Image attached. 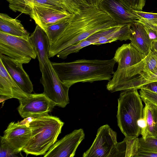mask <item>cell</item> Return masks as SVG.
I'll use <instances>...</instances> for the list:
<instances>
[{"instance_id":"6da1fadb","label":"cell","mask_w":157,"mask_h":157,"mask_svg":"<svg viewBox=\"0 0 157 157\" xmlns=\"http://www.w3.org/2000/svg\"><path fill=\"white\" fill-rule=\"evenodd\" d=\"M118 25L96 6L82 8L77 13L72 14L68 25L63 35L50 46L48 57H53L67 47L86 39L98 32Z\"/></svg>"},{"instance_id":"7a4b0ae2","label":"cell","mask_w":157,"mask_h":157,"mask_svg":"<svg viewBox=\"0 0 157 157\" xmlns=\"http://www.w3.org/2000/svg\"><path fill=\"white\" fill-rule=\"evenodd\" d=\"M116 61L109 60L78 59L70 62L52 63L60 80L70 87L75 84L109 81L114 72Z\"/></svg>"},{"instance_id":"3957f363","label":"cell","mask_w":157,"mask_h":157,"mask_svg":"<svg viewBox=\"0 0 157 157\" xmlns=\"http://www.w3.org/2000/svg\"><path fill=\"white\" fill-rule=\"evenodd\" d=\"M64 124L59 118L49 115L33 118L28 123L31 136L22 151L26 156L44 155L56 142Z\"/></svg>"},{"instance_id":"277c9868","label":"cell","mask_w":157,"mask_h":157,"mask_svg":"<svg viewBox=\"0 0 157 157\" xmlns=\"http://www.w3.org/2000/svg\"><path fill=\"white\" fill-rule=\"evenodd\" d=\"M144 56L131 43L124 44L116 50L113 58L118 64L117 70L106 87L111 92L143 71Z\"/></svg>"},{"instance_id":"5b68a950","label":"cell","mask_w":157,"mask_h":157,"mask_svg":"<svg viewBox=\"0 0 157 157\" xmlns=\"http://www.w3.org/2000/svg\"><path fill=\"white\" fill-rule=\"evenodd\" d=\"M118 125L125 137H138L137 122L143 117V105L137 89L123 90L118 99Z\"/></svg>"},{"instance_id":"8992f818","label":"cell","mask_w":157,"mask_h":157,"mask_svg":"<svg viewBox=\"0 0 157 157\" xmlns=\"http://www.w3.org/2000/svg\"><path fill=\"white\" fill-rule=\"evenodd\" d=\"M126 149L124 140L118 143L116 132L106 124L98 128L92 145L82 156L125 157Z\"/></svg>"},{"instance_id":"52a82bcc","label":"cell","mask_w":157,"mask_h":157,"mask_svg":"<svg viewBox=\"0 0 157 157\" xmlns=\"http://www.w3.org/2000/svg\"><path fill=\"white\" fill-rule=\"evenodd\" d=\"M0 54L23 64L29 63L37 56L29 37L18 36L0 31Z\"/></svg>"},{"instance_id":"ba28073f","label":"cell","mask_w":157,"mask_h":157,"mask_svg":"<svg viewBox=\"0 0 157 157\" xmlns=\"http://www.w3.org/2000/svg\"><path fill=\"white\" fill-rule=\"evenodd\" d=\"M40 71V81L44 87L43 93L56 105L64 108L69 103L70 87L60 80L50 60L44 64Z\"/></svg>"},{"instance_id":"9c48e42d","label":"cell","mask_w":157,"mask_h":157,"mask_svg":"<svg viewBox=\"0 0 157 157\" xmlns=\"http://www.w3.org/2000/svg\"><path fill=\"white\" fill-rule=\"evenodd\" d=\"M18 100L20 104L17 110L21 116L25 119L48 115L56 105L43 93H27Z\"/></svg>"},{"instance_id":"30bf717a","label":"cell","mask_w":157,"mask_h":157,"mask_svg":"<svg viewBox=\"0 0 157 157\" xmlns=\"http://www.w3.org/2000/svg\"><path fill=\"white\" fill-rule=\"evenodd\" d=\"M96 6L118 24H132L140 18L124 0H97Z\"/></svg>"},{"instance_id":"8fae6325","label":"cell","mask_w":157,"mask_h":157,"mask_svg":"<svg viewBox=\"0 0 157 157\" xmlns=\"http://www.w3.org/2000/svg\"><path fill=\"white\" fill-rule=\"evenodd\" d=\"M29 122H12L1 137V140L6 142L17 154L22 151L31 136V130Z\"/></svg>"},{"instance_id":"7c38bea8","label":"cell","mask_w":157,"mask_h":157,"mask_svg":"<svg viewBox=\"0 0 157 157\" xmlns=\"http://www.w3.org/2000/svg\"><path fill=\"white\" fill-rule=\"evenodd\" d=\"M82 128L76 129L56 142L44 154V157H73L84 138Z\"/></svg>"},{"instance_id":"4fadbf2b","label":"cell","mask_w":157,"mask_h":157,"mask_svg":"<svg viewBox=\"0 0 157 157\" xmlns=\"http://www.w3.org/2000/svg\"><path fill=\"white\" fill-rule=\"evenodd\" d=\"M1 61L6 71L19 87L25 92L31 93L33 86L29 77L24 69L23 64L0 54Z\"/></svg>"},{"instance_id":"5bb4252c","label":"cell","mask_w":157,"mask_h":157,"mask_svg":"<svg viewBox=\"0 0 157 157\" xmlns=\"http://www.w3.org/2000/svg\"><path fill=\"white\" fill-rule=\"evenodd\" d=\"M72 14L64 9L34 6L29 15L36 24L43 29L46 26L70 17Z\"/></svg>"},{"instance_id":"9a60e30c","label":"cell","mask_w":157,"mask_h":157,"mask_svg":"<svg viewBox=\"0 0 157 157\" xmlns=\"http://www.w3.org/2000/svg\"><path fill=\"white\" fill-rule=\"evenodd\" d=\"M29 39L36 51L41 71L44 64L49 60V40L45 31L37 25L33 32L29 36Z\"/></svg>"},{"instance_id":"2e32d148","label":"cell","mask_w":157,"mask_h":157,"mask_svg":"<svg viewBox=\"0 0 157 157\" xmlns=\"http://www.w3.org/2000/svg\"><path fill=\"white\" fill-rule=\"evenodd\" d=\"M131 43L145 57L151 50V41L143 24L136 20L130 26Z\"/></svg>"},{"instance_id":"e0dca14e","label":"cell","mask_w":157,"mask_h":157,"mask_svg":"<svg viewBox=\"0 0 157 157\" xmlns=\"http://www.w3.org/2000/svg\"><path fill=\"white\" fill-rule=\"evenodd\" d=\"M6 71L0 60V95L1 102L7 99H18L25 95Z\"/></svg>"},{"instance_id":"ac0fdd59","label":"cell","mask_w":157,"mask_h":157,"mask_svg":"<svg viewBox=\"0 0 157 157\" xmlns=\"http://www.w3.org/2000/svg\"><path fill=\"white\" fill-rule=\"evenodd\" d=\"M0 31L11 35L29 37V34L19 20L6 13L0 14Z\"/></svg>"},{"instance_id":"d6986e66","label":"cell","mask_w":157,"mask_h":157,"mask_svg":"<svg viewBox=\"0 0 157 157\" xmlns=\"http://www.w3.org/2000/svg\"><path fill=\"white\" fill-rule=\"evenodd\" d=\"M131 25H119L108 29L106 34L98 39L97 42L93 45H99L118 40L122 41L130 40L131 37Z\"/></svg>"},{"instance_id":"ffe728a7","label":"cell","mask_w":157,"mask_h":157,"mask_svg":"<svg viewBox=\"0 0 157 157\" xmlns=\"http://www.w3.org/2000/svg\"><path fill=\"white\" fill-rule=\"evenodd\" d=\"M156 81H157V71L153 73L141 72L120 86L116 91L138 90L141 86L145 84Z\"/></svg>"},{"instance_id":"44dd1931","label":"cell","mask_w":157,"mask_h":157,"mask_svg":"<svg viewBox=\"0 0 157 157\" xmlns=\"http://www.w3.org/2000/svg\"><path fill=\"white\" fill-rule=\"evenodd\" d=\"M71 16L47 26L43 29L49 38L50 45L56 43L63 35L68 25Z\"/></svg>"},{"instance_id":"7402d4cb","label":"cell","mask_w":157,"mask_h":157,"mask_svg":"<svg viewBox=\"0 0 157 157\" xmlns=\"http://www.w3.org/2000/svg\"><path fill=\"white\" fill-rule=\"evenodd\" d=\"M9 3V8L14 12H19L30 15L33 6V0H6Z\"/></svg>"},{"instance_id":"603a6c76","label":"cell","mask_w":157,"mask_h":157,"mask_svg":"<svg viewBox=\"0 0 157 157\" xmlns=\"http://www.w3.org/2000/svg\"><path fill=\"white\" fill-rule=\"evenodd\" d=\"M65 10L71 14L76 13L82 8L92 5L90 0H59Z\"/></svg>"},{"instance_id":"cb8c5ba5","label":"cell","mask_w":157,"mask_h":157,"mask_svg":"<svg viewBox=\"0 0 157 157\" xmlns=\"http://www.w3.org/2000/svg\"><path fill=\"white\" fill-rule=\"evenodd\" d=\"M95 43L94 40L85 39L72 44L62 50L57 55V56L60 58L65 59L70 54L77 53L82 48Z\"/></svg>"},{"instance_id":"d4e9b609","label":"cell","mask_w":157,"mask_h":157,"mask_svg":"<svg viewBox=\"0 0 157 157\" xmlns=\"http://www.w3.org/2000/svg\"><path fill=\"white\" fill-rule=\"evenodd\" d=\"M126 144L125 157H135L140 149L139 138L136 137H125Z\"/></svg>"},{"instance_id":"484cf974","label":"cell","mask_w":157,"mask_h":157,"mask_svg":"<svg viewBox=\"0 0 157 157\" xmlns=\"http://www.w3.org/2000/svg\"><path fill=\"white\" fill-rule=\"evenodd\" d=\"M144 61V68L142 72L153 73L157 71V52L151 49Z\"/></svg>"},{"instance_id":"4316f807","label":"cell","mask_w":157,"mask_h":157,"mask_svg":"<svg viewBox=\"0 0 157 157\" xmlns=\"http://www.w3.org/2000/svg\"><path fill=\"white\" fill-rule=\"evenodd\" d=\"M140 148L139 150L157 153V138L148 136L145 140L139 138Z\"/></svg>"},{"instance_id":"83f0119b","label":"cell","mask_w":157,"mask_h":157,"mask_svg":"<svg viewBox=\"0 0 157 157\" xmlns=\"http://www.w3.org/2000/svg\"><path fill=\"white\" fill-rule=\"evenodd\" d=\"M145 104L143 108V117L145 119L149 132V136L155 137V122L151 110L148 105Z\"/></svg>"},{"instance_id":"f1b7e54d","label":"cell","mask_w":157,"mask_h":157,"mask_svg":"<svg viewBox=\"0 0 157 157\" xmlns=\"http://www.w3.org/2000/svg\"><path fill=\"white\" fill-rule=\"evenodd\" d=\"M138 20L143 24L151 42L157 40V23L141 18Z\"/></svg>"},{"instance_id":"f546056e","label":"cell","mask_w":157,"mask_h":157,"mask_svg":"<svg viewBox=\"0 0 157 157\" xmlns=\"http://www.w3.org/2000/svg\"><path fill=\"white\" fill-rule=\"evenodd\" d=\"M140 95L144 103H150L157 106V93L144 89H141Z\"/></svg>"},{"instance_id":"4dcf8cb0","label":"cell","mask_w":157,"mask_h":157,"mask_svg":"<svg viewBox=\"0 0 157 157\" xmlns=\"http://www.w3.org/2000/svg\"><path fill=\"white\" fill-rule=\"evenodd\" d=\"M33 6H45L57 9H64L59 0H33Z\"/></svg>"},{"instance_id":"1f68e13d","label":"cell","mask_w":157,"mask_h":157,"mask_svg":"<svg viewBox=\"0 0 157 157\" xmlns=\"http://www.w3.org/2000/svg\"><path fill=\"white\" fill-rule=\"evenodd\" d=\"M17 154L12 150L6 142L1 140L0 157L17 156L16 155Z\"/></svg>"},{"instance_id":"d6a6232c","label":"cell","mask_w":157,"mask_h":157,"mask_svg":"<svg viewBox=\"0 0 157 157\" xmlns=\"http://www.w3.org/2000/svg\"><path fill=\"white\" fill-rule=\"evenodd\" d=\"M135 12L140 18H143L149 21L157 23V13L147 12L142 10H134Z\"/></svg>"},{"instance_id":"836d02e7","label":"cell","mask_w":157,"mask_h":157,"mask_svg":"<svg viewBox=\"0 0 157 157\" xmlns=\"http://www.w3.org/2000/svg\"><path fill=\"white\" fill-rule=\"evenodd\" d=\"M138 125L140 128V134L142 138L145 140L149 136V132L146 121L143 117L139 119L137 122Z\"/></svg>"},{"instance_id":"e575fe53","label":"cell","mask_w":157,"mask_h":157,"mask_svg":"<svg viewBox=\"0 0 157 157\" xmlns=\"http://www.w3.org/2000/svg\"><path fill=\"white\" fill-rule=\"evenodd\" d=\"M133 10H142L145 4V0H124Z\"/></svg>"},{"instance_id":"d590c367","label":"cell","mask_w":157,"mask_h":157,"mask_svg":"<svg viewBox=\"0 0 157 157\" xmlns=\"http://www.w3.org/2000/svg\"><path fill=\"white\" fill-rule=\"evenodd\" d=\"M151 109L155 122V126L154 127V131L155 137L157 138V106L150 103H146Z\"/></svg>"},{"instance_id":"8d00e7d4","label":"cell","mask_w":157,"mask_h":157,"mask_svg":"<svg viewBox=\"0 0 157 157\" xmlns=\"http://www.w3.org/2000/svg\"><path fill=\"white\" fill-rule=\"evenodd\" d=\"M144 89L157 93V81L148 82L141 86L139 89Z\"/></svg>"},{"instance_id":"74e56055","label":"cell","mask_w":157,"mask_h":157,"mask_svg":"<svg viewBox=\"0 0 157 157\" xmlns=\"http://www.w3.org/2000/svg\"><path fill=\"white\" fill-rule=\"evenodd\" d=\"M157 157V153L139 150L135 157Z\"/></svg>"},{"instance_id":"f35d334b","label":"cell","mask_w":157,"mask_h":157,"mask_svg":"<svg viewBox=\"0 0 157 157\" xmlns=\"http://www.w3.org/2000/svg\"><path fill=\"white\" fill-rule=\"evenodd\" d=\"M151 49L157 52V40L151 42Z\"/></svg>"},{"instance_id":"ab89813d","label":"cell","mask_w":157,"mask_h":157,"mask_svg":"<svg viewBox=\"0 0 157 157\" xmlns=\"http://www.w3.org/2000/svg\"><path fill=\"white\" fill-rule=\"evenodd\" d=\"M90 1L92 5L96 6L97 0H90Z\"/></svg>"}]
</instances>
